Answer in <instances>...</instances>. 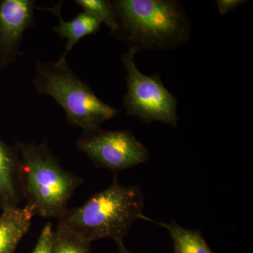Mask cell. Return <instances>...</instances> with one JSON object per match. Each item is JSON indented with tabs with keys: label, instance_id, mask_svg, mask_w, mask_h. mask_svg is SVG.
<instances>
[{
	"label": "cell",
	"instance_id": "1",
	"mask_svg": "<svg viewBox=\"0 0 253 253\" xmlns=\"http://www.w3.org/2000/svg\"><path fill=\"white\" fill-rule=\"evenodd\" d=\"M117 31L128 49H173L189 39L191 26L182 4L173 0L111 1Z\"/></svg>",
	"mask_w": 253,
	"mask_h": 253
},
{
	"label": "cell",
	"instance_id": "2",
	"mask_svg": "<svg viewBox=\"0 0 253 253\" xmlns=\"http://www.w3.org/2000/svg\"><path fill=\"white\" fill-rule=\"evenodd\" d=\"M16 145L21 154L25 207L33 217L59 220L68 211L70 200L83 179L61 166L47 141H17Z\"/></svg>",
	"mask_w": 253,
	"mask_h": 253
},
{
	"label": "cell",
	"instance_id": "3",
	"mask_svg": "<svg viewBox=\"0 0 253 253\" xmlns=\"http://www.w3.org/2000/svg\"><path fill=\"white\" fill-rule=\"evenodd\" d=\"M144 196L138 186H123L115 176L111 185L81 206L68 208L58 224L92 242L109 239L123 242L142 217Z\"/></svg>",
	"mask_w": 253,
	"mask_h": 253
},
{
	"label": "cell",
	"instance_id": "4",
	"mask_svg": "<svg viewBox=\"0 0 253 253\" xmlns=\"http://www.w3.org/2000/svg\"><path fill=\"white\" fill-rule=\"evenodd\" d=\"M32 83L38 94L54 99L66 112L68 123L83 132L100 129L119 113L101 101L66 61H37Z\"/></svg>",
	"mask_w": 253,
	"mask_h": 253
},
{
	"label": "cell",
	"instance_id": "5",
	"mask_svg": "<svg viewBox=\"0 0 253 253\" xmlns=\"http://www.w3.org/2000/svg\"><path fill=\"white\" fill-rule=\"evenodd\" d=\"M136 52L128 49L121 61L126 71V91L123 106L129 116L143 123L161 122L178 126L177 99L163 85L160 75L146 76L136 67Z\"/></svg>",
	"mask_w": 253,
	"mask_h": 253
},
{
	"label": "cell",
	"instance_id": "6",
	"mask_svg": "<svg viewBox=\"0 0 253 253\" xmlns=\"http://www.w3.org/2000/svg\"><path fill=\"white\" fill-rule=\"evenodd\" d=\"M76 147L88 156L97 167L114 172L147 162V148L128 130H105L102 128L83 132Z\"/></svg>",
	"mask_w": 253,
	"mask_h": 253
},
{
	"label": "cell",
	"instance_id": "7",
	"mask_svg": "<svg viewBox=\"0 0 253 253\" xmlns=\"http://www.w3.org/2000/svg\"><path fill=\"white\" fill-rule=\"evenodd\" d=\"M36 9L33 0H0V72L22 56L23 36L36 25Z\"/></svg>",
	"mask_w": 253,
	"mask_h": 253
},
{
	"label": "cell",
	"instance_id": "8",
	"mask_svg": "<svg viewBox=\"0 0 253 253\" xmlns=\"http://www.w3.org/2000/svg\"><path fill=\"white\" fill-rule=\"evenodd\" d=\"M21 157L16 145L0 139V208L19 207L23 199L21 181Z\"/></svg>",
	"mask_w": 253,
	"mask_h": 253
},
{
	"label": "cell",
	"instance_id": "9",
	"mask_svg": "<svg viewBox=\"0 0 253 253\" xmlns=\"http://www.w3.org/2000/svg\"><path fill=\"white\" fill-rule=\"evenodd\" d=\"M63 4V1H60L52 7L42 9L53 13L59 18V24L53 28V29L59 35L60 38L66 40L65 50L59 59L60 61H66L67 55L81 39L89 35L97 33L101 24L94 16L84 11L79 13L76 18L71 21H65L61 16Z\"/></svg>",
	"mask_w": 253,
	"mask_h": 253
},
{
	"label": "cell",
	"instance_id": "10",
	"mask_svg": "<svg viewBox=\"0 0 253 253\" xmlns=\"http://www.w3.org/2000/svg\"><path fill=\"white\" fill-rule=\"evenodd\" d=\"M33 217L25 206L3 211L0 216V253H14L29 231Z\"/></svg>",
	"mask_w": 253,
	"mask_h": 253
},
{
	"label": "cell",
	"instance_id": "11",
	"mask_svg": "<svg viewBox=\"0 0 253 253\" xmlns=\"http://www.w3.org/2000/svg\"><path fill=\"white\" fill-rule=\"evenodd\" d=\"M141 219L156 223L169 232L174 244V253H214L210 249L199 229H186L175 221L166 224L155 221L144 215Z\"/></svg>",
	"mask_w": 253,
	"mask_h": 253
},
{
	"label": "cell",
	"instance_id": "12",
	"mask_svg": "<svg viewBox=\"0 0 253 253\" xmlns=\"http://www.w3.org/2000/svg\"><path fill=\"white\" fill-rule=\"evenodd\" d=\"M51 253H92L91 242L57 224L53 231Z\"/></svg>",
	"mask_w": 253,
	"mask_h": 253
},
{
	"label": "cell",
	"instance_id": "13",
	"mask_svg": "<svg viewBox=\"0 0 253 253\" xmlns=\"http://www.w3.org/2000/svg\"><path fill=\"white\" fill-rule=\"evenodd\" d=\"M76 5L83 11L94 16L101 23H104L111 33L118 29L116 14L111 1L108 0H75Z\"/></svg>",
	"mask_w": 253,
	"mask_h": 253
},
{
	"label": "cell",
	"instance_id": "14",
	"mask_svg": "<svg viewBox=\"0 0 253 253\" xmlns=\"http://www.w3.org/2000/svg\"><path fill=\"white\" fill-rule=\"evenodd\" d=\"M53 231L52 224L47 223L42 229L36 246L31 253H51Z\"/></svg>",
	"mask_w": 253,
	"mask_h": 253
},
{
	"label": "cell",
	"instance_id": "15",
	"mask_svg": "<svg viewBox=\"0 0 253 253\" xmlns=\"http://www.w3.org/2000/svg\"><path fill=\"white\" fill-rule=\"evenodd\" d=\"M246 2L247 1L244 0H217L216 1L219 14L221 16L229 14L233 10Z\"/></svg>",
	"mask_w": 253,
	"mask_h": 253
},
{
	"label": "cell",
	"instance_id": "16",
	"mask_svg": "<svg viewBox=\"0 0 253 253\" xmlns=\"http://www.w3.org/2000/svg\"><path fill=\"white\" fill-rule=\"evenodd\" d=\"M117 246L118 249V253H134L126 249L123 242L119 243V244H117Z\"/></svg>",
	"mask_w": 253,
	"mask_h": 253
}]
</instances>
